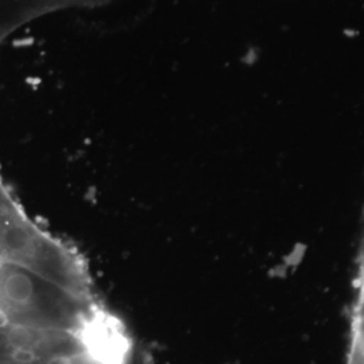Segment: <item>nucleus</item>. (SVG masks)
Segmentation results:
<instances>
[{
	"instance_id": "f257e3e1",
	"label": "nucleus",
	"mask_w": 364,
	"mask_h": 364,
	"mask_svg": "<svg viewBox=\"0 0 364 364\" xmlns=\"http://www.w3.org/2000/svg\"><path fill=\"white\" fill-rule=\"evenodd\" d=\"M111 0H0V46L18 28L49 14L93 9Z\"/></svg>"
},
{
	"instance_id": "f03ea898",
	"label": "nucleus",
	"mask_w": 364,
	"mask_h": 364,
	"mask_svg": "<svg viewBox=\"0 0 364 364\" xmlns=\"http://www.w3.org/2000/svg\"><path fill=\"white\" fill-rule=\"evenodd\" d=\"M346 364H364V235L355 278L351 333Z\"/></svg>"
},
{
	"instance_id": "7ed1b4c3",
	"label": "nucleus",
	"mask_w": 364,
	"mask_h": 364,
	"mask_svg": "<svg viewBox=\"0 0 364 364\" xmlns=\"http://www.w3.org/2000/svg\"><path fill=\"white\" fill-rule=\"evenodd\" d=\"M1 293L9 304L16 308H25L31 304L36 294L33 279L23 272H9L1 279Z\"/></svg>"
}]
</instances>
